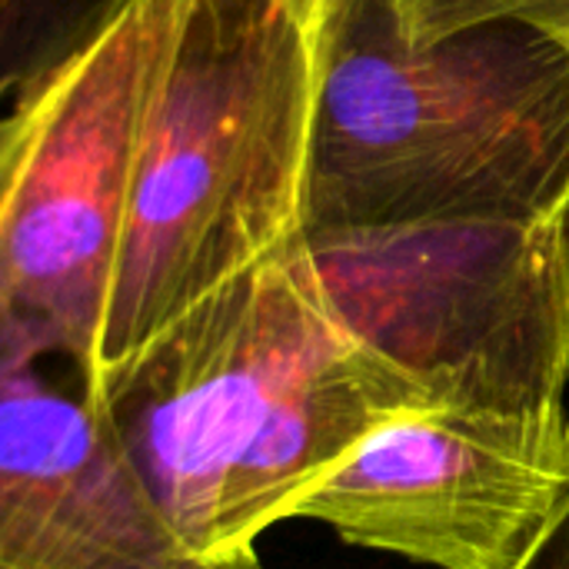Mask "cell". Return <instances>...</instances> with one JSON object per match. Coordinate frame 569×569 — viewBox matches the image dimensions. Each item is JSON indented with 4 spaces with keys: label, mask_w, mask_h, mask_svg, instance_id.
<instances>
[{
    "label": "cell",
    "mask_w": 569,
    "mask_h": 569,
    "mask_svg": "<svg viewBox=\"0 0 569 569\" xmlns=\"http://www.w3.org/2000/svg\"><path fill=\"white\" fill-rule=\"evenodd\" d=\"M183 547L253 553L383 427L433 410L330 307L303 233L83 393Z\"/></svg>",
    "instance_id": "cell-1"
},
{
    "label": "cell",
    "mask_w": 569,
    "mask_h": 569,
    "mask_svg": "<svg viewBox=\"0 0 569 569\" xmlns=\"http://www.w3.org/2000/svg\"><path fill=\"white\" fill-rule=\"evenodd\" d=\"M569 210V47L487 0H340L307 230Z\"/></svg>",
    "instance_id": "cell-2"
},
{
    "label": "cell",
    "mask_w": 569,
    "mask_h": 569,
    "mask_svg": "<svg viewBox=\"0 0 569 569\" xmlns=\"http://www.w3.org/2000/svg\"><path fill=\"white\" fill-rule=\"evenodd\" d=\"M317 40L287 0H197L157 87L90 380L303 233Z\"/></svg>",
    "instance_id": "cell-3"
},
{
    "label": "cell",
    "mask_w": 569,
    "mask_h": 569,
    "mask_svg": "<svg viewBox=\"0 0 569 569\" xmlns=\"http://www.w3.org/2000/svg\"><path fill=\"white\" fill-rule=\"evenodd\" d=\"M197 0H130L10 107L0 147V357L93 373L147 117Z\"/></svg>",
    "instance_id": "cell-4"
},
{
    "label": "cell",
    "mask_w": 569,
    "mask_h": 569,
    "mask_svg": "<svg viewBox=\"0 0 569 569\" xmlns=\"http://www.w3.org/2000/svg\"><path fill=\"white\" fill-rule=\"evenodd\" d=\"M347 330L433 410H567L569 210L307 230Z\"/></svg>",
    "instance_id": "cell-5"
},
{
    "label": "cell",
    "mask_w": 569,
    "mask_h": 569,
    "mask_svg": "<svg viewBox=\"0 0 569 569\" xmlns=\"http://www.w3.org/2000/svg\"><path fill=\"white\" fill-rule=\"evenodd\" d=\"M569 500V410H423L373 433L297 510L347 547L507 569Z\"/></svg>",
    "instance_id": "cell-6"
},
{
    "label": "cell",
    "mask_w": 569,
    "mask_h": 569,
    "mask_svg": "<svg viewBox=\"0 0 569 569\" xmlns=\"http://www.w3.org/2000/svg\"><path fill=\"white\" fill-rule=\"evenodd\" d=\"M0 569H267L203 560L123 463L90 403L40 363L0 373Z\"/></svg>",
    "instance_id": "cell-7"
},
{
    "label": "cell",
    "mask_w": 569,
    "mask_h": 569,
    "mask_svg": "<svg viewBox=\"0 0 569 569\" xmlns=\"http://www.w3.org/2000/svg\"><path fill=\"white\" fill-rule=\"evenodd\" d=\"M130 0H0V87L7 107L77 60Z\"/></svg>",
    "instance_id": "cell-8"
},
{
    "label": "cell",
    "mask_w": 569,
    "mask_h": 569,
    "mask_svg": "<svg viewBox=\"0 0 569 569\" xmlns=\"http://www.w3.org/2000/svg\"><path fill=\"white\" fill-rule=\"evenodd\" d=\"M507 569H569V500Z\"/></svg>",
    "instance_id": "cell-9"
},
{
    "label": "cell",
    "mask_w": 569,
    "mask_h": 569,
    "mask_svg": "<svg viewBox=\"0 0 569 569\" xmlns=\"http://www.w3.org/2000/svg\"><path fill=\"white\" fill-rule=\"evenodd\" d=\"M487 3L527 23L543 27L547 33H553L560 43L569 47V0H487Z\"/></svg>",
    "instance_id": "cell-10"
},
{
    "label": "cell",
    "mask_w": 569,
    "mask_h": 569,
    "mask_svg": "<svg viewBox=\"0 0 569 569\" xmlns=\"http://www.w3.org/2000/svg\"><path fill=\"white\" fill-rule=\"evenodd\" d=\"M340 0H287V7L300 17V23L307 27V33L313 40H320V30L330 17V10L337 7Z\"/></svg>",
    "instance_id": "cell-11"
}]
</instances>
